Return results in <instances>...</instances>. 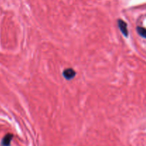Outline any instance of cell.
I'll list each match as a JSON object with an SVG mask.
<instances>
[{
	"label": "cell",
	"instance_id": "6da1fadb",
	"mask_svg": "<svg viewBox=\"0 0 146 146\" xmlns=\"http://www.w3.org/2000/svg\"><path fill=\"white\" fill-rule=\"evenodd\" d=\"M63 75H64V78L66 79H72L76 75V72L74 69L72 68H67V69H65L63 72Z\"/></svg>",
	"mask_w": 146,
	"mask_h": 146
},
{
	"label": "cell",
	"instance_id": "7a4b0ae2",
	"mask_svg": "<svg viewBox=\"0 0 146 146\" xmlns=\"http://www.w3.org/2000/svg\"><path fill=\"white\" fill-rule=\"evenodd\" d=\"M118 27H119L120 30L121 31V32L127 36L128 34V28H127V24L123 21V20L119 19L118 21Z\"/></svg>",
	"mask_w": 146,
	"mask_h": 146
},
{
	"label": "cell",
	"instance_id": "3957f363",
	"mask_svg": "<svg viewBox=\"0 0 146 146\" xmlns=\"http://www.w3.org/2000/svg\"><path fill=\"white\" fill-rule=\"evenodd\" d=\"M12 138V134H7V135H6L4 137V138H3L2 141H1V145H2V146H10Z\"/></svg>",
	"mask_w": 146,
	"mask_h": 146
},
{
	"label": "cell",
	"instance_id": "277c9868",
	"mask_svg": "<svg viewBox=\"0 0 146 146\" xmlns=\"http://www.w3.org/2000/svg\"><path fill=\"white\" fill-rule=\"evenodd\" d=\"M137 31L139 34V35H141L143 38H146V29L141 27H137Z\"/></svg>",
	"mask_w": 146,
	"mask_h": 146
}]
</instances>
